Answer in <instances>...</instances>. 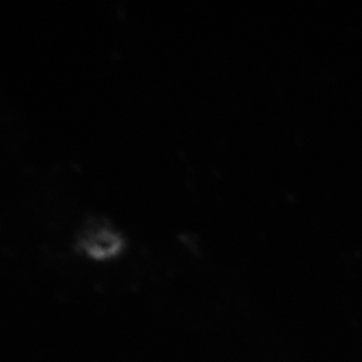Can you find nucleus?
<instances>
[{
	"instance_id": "nucleus-1",
	"label": "nucleus",
	"mask_w": 362,
	"mask_h": 362,
	"mask_svg": "<svg viewBox=\"0 0 362 362\" xmlns=\"http://www.w3.org/2000/svg\"><path fill=\"white\" fill-rule=\"evenodd\" d=\"M121 240L115 233L101 228L88 235L85 240V250L94 258H107L120 249Z\"/></svg>"
}]
</instances>
